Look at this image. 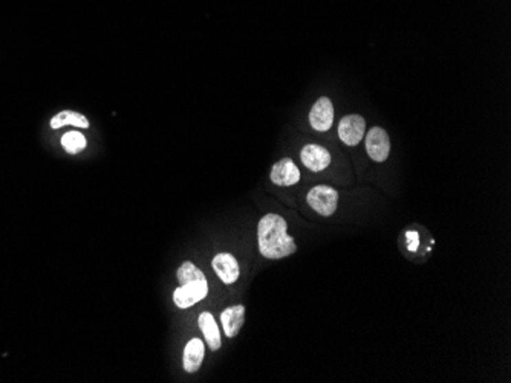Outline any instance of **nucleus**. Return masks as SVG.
Returning <instances> with one entry per match:
<instances>
[{
    "mask_svg": "<svg viewBox=\"0 0 511 383\" xmlns=\"http://www.w3.org/2000/svg\"><path fill=\"white\" fill-rule=\"evenodd\" d=\"M259 251L265 258L281 259L294 254L297 246L288 234L285 218L277 214H267L261 218L257 227Z\"/></svg>",
    "mask_w": 511,
    "mask_h": 383,
    "instance_id": "nucleus-1",
    "label": "nucleus"
},
{
    "mask_svg": "<svg viewBox=\"0 0 511 383\" xmlns=\"http://www.w3.org/2000/svg\"><path fill=\"white\" fill-rule=\"evenodd\" d=\"M178 281L181 286L173 292V301L180 309H188L207 297V278L192 262H186L178 269Z\"/></svg>",
    "mask_w": 511,
    "mask_h": 383,
    "instance_id": "nucleus-2",
    "label": "nucleus"
},
{
    "mask_svg": "<svg viewBox=\"0 0 511 383\" xmlns=\"http://www.w3.org/2000/svg\"><path fill=\"white\" fill-rule=\"evenodd\" d=\"M309 207L323 217H329L337 209L338 203V193L331 187L326 185H318V187L312 188L308 196H306Z\"/></svg>",
    "mask_w": 511,
    "mask_h": 383,
    "instance_id": "nucleus-3",
    "label": "nucleus"
},
{
    "mask_svg": "<svg viewBox=\"0 0 511 383\" xmlns=\"http://www.w3.org/2000/svg\"><path fill=\"white\" fill-rule=\"evenodd\" d=\"M366 152L372 161L384 162L391 153V139L384 128L372 127L366 136Z\"/></svg>",
    "mask_w": 511,
    "mask_h": 383,
    "instance_id": "nucleus-4",
    "label": "nucleus"
},
{
    "mask_svg": "<svg viewBox=\"0 0 511 383\" xmlns=\"http://www.w3.org/2000/svg\"><path fill=\"white\" fill-rule=\"evenodd\" d=\"M366 133V121L360 115H347L340 121L338 136L346 146L356 147Z\"/></svg>",
    "mask_w": 511,
    "mask_h": 383,
    "instance_id": "nucleus-5",
    "label": "nucleus"
},
{
    "mask_svg": "<svg viewBox=\"0 0 511 383\" xmlns=\"http://www.w3.org/2000/svg\"><path fill=\"white\" fill-rule=\"evenodd\" d=\"M334 121V106L329 98H318L309 112V124L317 132H328Z\"/></svg>",
    "mask_w": 511,
    "mask_h": 383,
    "instance_id": "nucleus-6",
    "label": "nucleus"
},
{
    "mask_svg": "<svg viewBox=\"0 0 511 383\" xmlns=\"http://www.w3.org/2000/svg\"><path fill=\"white\" fill-rule=\"evenodd\" d=\"M301 159L306 168L314 171V173H318V171H323L325 168L329 167L331 154L328 150L323 148L322 146L309 143V146H305L302 148Z\"/></svg>",
    "mask_w": 511,
    "mask_h": 383,
    "instance_id": "nucleus-7",
    "label": "nucleus"
},
{
    "mask_svg": "<svg viewBox=\"0 0 511 383\" xmlns=\"http://www.w3.org/2000/svg\"><path fill=\"white\" fill-rule=\"evenodd\" d=\"M270 177L272 183L279 185V187H291V185H296L301 181V171H298L294 162L286 157V159L274 163Z\"/></svg>",
    "mask_w": 511,
    "mask_h": 383,
    "instance_id": "nucleus-8",
    "label": "nucleus"
},
{
    "mask_svg": "<svg viewBox=\"0 0 511 383\" xmlns=\"http://www.w3.org/2000/svg\"><path fill=\"white\" fill-rule=\"evenodd\" d=\"M213 269L224 284H233L239 278V264L231 254H217L213 258Z\"/></svg>",
    "mask_w": 511,
    "mask_h": 383,
    "instance_id": "nucleus-9",
    "label": "nucleus"
},
{
    "mask_svg": "<svg viewBox=\"0 0 511 383\" xmlns=\"http://www.w3.org/2000/svg\"><path fill=\"white\" fill-rule=\"evenodd\" d=\"M204 353H206V347L201 339H192L184 348L182 356V365L187 373H196L201 368L204 360Z\"/></svg>",
    "mask_w": 511,
    "mask_h": 383,
    "instance_id": "nucleus-10",
    "label": "nucleus"
},
{
    "mask_svg": "<svg viewBox=\"0 0 511 383\" xmlns=\"http://www.w3.org/2000/svg\"><path fill=\"white\" fill-rule=\"evenodd\" d=\"M221 323L224 327V332L228 338L237 336L241 328L245 323V307L243 305H233L228 307L221 314Z\"/></svg>",
    "mask_w": 511,
    "mask_h": 383,
    "instance_id": "nucleus-11",
    "label": "nucleus"
},
{
    "mask_svg": "<svg viewBox=\"0 0 511 383\" xmlns=\"http://www.w3.org/2000/svg\"><path fill=\"white\" fill-rule=\"evenodd\" d=\"M199 328L201 332L204 334V338H206V342L208 344V348L211 351H217L222 345V340H221V332H219V327H217L216 321L213 318V314L208 313V312H204L199 314Z\"/></svg>",
    "mask_w": 511,
    "mask_h": 383,
    "instance_id": "nucleus-12",
    "label": "nucleus"
},
{
    "mask_svg": "<svg viewBox=\"0 0 511 383\" xmlns=\"http://www.w3.org/2000/svg\"><path fill=\"white\" fill-rule=\"evenodd\" d=\"M51 128L57 130V128H61L65 126H74V127H80V128H89V121H87V118L85 115L81 113H77V112H72V111H63L57 113L54 118L51 119L50 122Z\"/></svg>",
    "mask_w": 511,
    "mask_h": 383,
    "instance_id": "nucleus-13",
    "label": "nucleus"
},
{
    "mask_svg": "<svg viewBox=\"0 0 511 383\" xmlns=\"http://www.w3.org/2000/svg\"><path fill=\"white\" fill-rule=\"evenodd\" d=\"M61 146H63V148L69 154H77L80 152H83V150L86 148L87 141L81 133L69 132L61 138Z\"/></svg>",
    "mask_w": 511,
    "mask_h": 383,
    "instance_id": "nucleus-14",
    "label": "nucleus"
},
{
    "mask_svg": "<svg viewBox=\"0 0 511 383\" xmlns=\"http://www.w3.org/2000/svg\"><path fill=\"white\" fill-rule=\"evenodd\" d=\"M406 238H407V249L411 251V252L417 251L418 246H420V235H418V232L409 231V232H406Z\"/></svg>",
    "mask_w": 511,
    "mask_h": 383,
    "instance_id": "nucleus-15",
    "label": "nucleus"
}]
</instances>
